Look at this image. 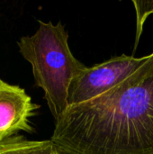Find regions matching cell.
Segmentation results:
<instances>
[{"mask_svg":"<svg viewBox=\"0 0 153 154\" xmlns=\"http://www.w3.org/2000/svg\"><path fill=\"white\" fill-rule=\"evenodd\" d=\"M50 141L63 154H153V52L111 90L69 106Z\"/></svg>","mask_w":153,"mask_h":154,"instance_id":"obj_1","label":"cell"},{"mask_svg":"<svg viewBox=\"0 0 153 154\" xmlns=\"http://www.w3.org/2000/svg\"><path fill=\"white\" fill-rule=\"evenodd\" d=\"M39 22L37 31L23 36L17 42L19 52L32 69L37 87L44 92V99L55 121L68 109L69 88L71 81L87 66L71 52L69 34L59 22Z\"/></svg>","mask_w":153,"mask_h":154,"instance_id":"obj_2","label":"cell"},{"mask_svg":"<svg viewBox=\"0 0 153 154\" xmlns=\"http://www.w3.org/2000/svg\"><path fill=\"white\" fill-rule=\"evenodd\" d=\"M148 56L135 58L121 55L113 57L91 68H86L70 83L69 106H75L94 99L133 75L147 60Z\"/></svg>","mask_w":153,"mask_h":154,"instance_id":"obj_3","label":"cell"},{"mask_svg":"<svg viewBox=\"0 0 153 154\" xmlns=\"http://www.w3.org/2000/svg\"><path fill=\"white\" fill-rule=\"evenodd\" d=\"M39 108L23 88L0 79V143L19 132L32 134L31 118Z\"/></svg>","mask_w":153,"mask_h":154,"instance_id":"obj_4","label":"cell"},{"mask_svg":"<svg viewBox=\"0 0 153 154\" xmlns=\"http://www.w3.org/2000/svg\"><path fill=\"white\" fill-rule=\"evenodd\" d=\"M54 145L50 140L30 141L14 135L0 143V154H51Z\"/></svg>","mask_w":153,"mask_h":154,"instance_id":"obj_5","label":"cell"},{"mask_svg":"<svg viewBox=\"0 0 153 154\" xmlns=\"http://www.w3.org/2000/svg\"><path fill=\"white\" fill-rule=\"evenodd\" d=\"M134 8L136 11V36L135 43L133 48V53H135L138 42L140 41L142 32L143 31V25L146 19L150 14H153V0L152 1H133Z\"/></svg>","mask_w":153,"mask_h":154,"instance_id":"obj_6","label":"cell"},{"mask_svg":"<svg viewBox=\"0 0 153 154\" xmlns=\"http://www.w3.org/2000/svg\"><path fill=\"white\" fill-rule=\"evenodd\" d=\"M51 154H63V153H61L60 151H58L55 147H54V150L52 151V152H51Z\"/></svg>","mask_w":153,"mask_h":154,"instance_id":"obj_7","label":"cell"}]
</instances>
